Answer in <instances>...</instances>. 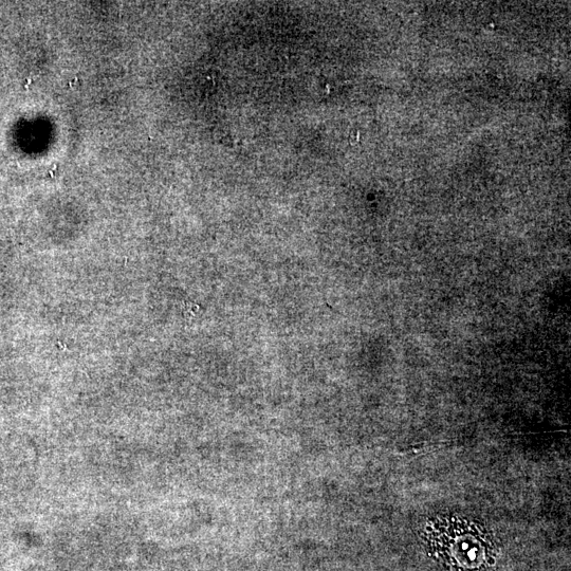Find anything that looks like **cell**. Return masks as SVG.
<instances>
[{
  "label": "cell",
  "mask_w": 571,
  "mask_h": 571,
  "mask_svg": "<svg viewBox=\"0 0 571 571\" xmlns=\"http://www.w3.org/2000/svg\"><path fill=\"white\" fill-rule=\"evenodd\" d=\"M431 547L456 569L475 570L489 562L493 543L480 525L458 517L438 518L426 530Z\"/></svg>",
  "instance_id": "cell-1"
}]
</instances>
